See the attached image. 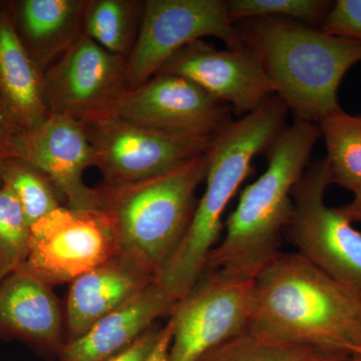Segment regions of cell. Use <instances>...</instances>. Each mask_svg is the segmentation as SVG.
I'll return each mask as SVG.
<instances>
[{
  "mask_svg": "<svg viewBox=\"0 0 361 361\" xmlns=\"http://www.w3.org/2000/svg\"><path fill=\"white\" fill-rule=\"evenodd\" d=\"M118 253L113 223L104 210L59 207L30 228L23 270L49 286L75 281Z\"/></svg>",
  "mask_w": 361,
  "mask_h": 361,
  "instance_id": "9c48e42d",
  "label": "cell"
},
{
  "mask_svg": "<svg viewBox=\"0 0 361 361\" xmlns=\"http://www.w3.org/2000/svg\"><path fill=\"white\" fill-rule=\"evenodd\" d=\"M172 336L173 325L169 320L167 324L163 326L160 339H159L156 348H154L153 353L147 361H167Z\"/></svg>",
  "mask_w": 361,
  "mask_h": 361,
  "instance_id": "f1b7e54d",
  "label": "cell"
},
{
  "mask_svg": "<svg viewBox=\"0 0 361 361\" xmlns=\"http://www.w3.org/2000/svg\"><path fill=\"white\" fill-rule=\"evenodd\" d=\"M87 0H14L9 11L18 39L44 73L82 37Z\"/></svg>",
  "mask_w": 361,
  "mask_h": 361,
  "instance_id": "ac0fdd59",
  "label": "cell"
},
{
  "mask_svg": "<svg viewBox=\"0 0 361 361\" xmlns=\"http://www.w3.org/2000/svg\"><path fill=\"white\" fill-rule=\"evenodd\" d=\"M30 225L14 195L0 186V255L13 271L20 268L30 250Z\"/></svg>",
  "mask_w": 361,
  "mask_h": 361,
  "instance_id": "d4e9b609",
  "label": "cell"
},
{
  "mask_svg": "<svg viewBox=\"0 0 361 361\" xmlns=\"http://www.w3.org/2000/svg\"><path fill=\"white\" fill-rule=\"evenodd\" d=\"M11 157L32 164L49 176L70 208L103 210L99 188L87 187L84 182L85 171L94 167L85 123L49 113L37 127L18 133Z\"/></svg>",
  "mask_w": 361,
  "mask_h": 361,
  "instance_id": "4fadbf2b",
  "label": "cell"
},
{
  "mask_svg": "<svg viewBox=\"0 0 361 361\" xmlns=\"http://www.w3.org/2000/svg\"><path fill=\"white\" fill-rule=\"evenodd\" d=\"M254 280H239L206 269L170 314L172 341L167 361H198L248 329Z\"/></svg>",
  "mask_w": 361,
  "mask_h": 361,
  "instance_id": "30bf717a",
  "label": "cell"
},
{
  "mask_svg": "<svg viewBox=\"0 0 361 361\" xmlns=\"http://www.w3.org/2000/svg\"><path fill=\"white\" fill-rule=\"evenodd\" d=\"M145 1L87 0L82 35L115 56L128 59L141 27Z\"/></svg>",
  "mask_w": 361,
  "mask_h": 361,
  "instance_id": "ffe728a7",
  "label": "cell"
},
{
  "mask_svg": "<svg viewBox=\"0 0 361 361\" xmlns=\"http://www.w3.org/2000/svg\"><path fill=\"white\" fill-rule=\"evenodd\" d=\"M20 130V128L0 106V186L2 185L4 165L11 157L14 137Z\"/></svg>",
  "mask_w": 361,
  "mask_h": 361,
  "instance_id": "83f0119b",
  "label": "cell"
},
{
  "mask_svg": "<svg viewBox=\"0 0 361 361\" xmlns=\"http://www.w3.org/2000/svg\"><path fill=\"white\" fill-rule=\"evenodd\" d=\"M158 73L191 80L228 104L240 118L275 96L260 61L247 47L219 49L205 40H196L176 52Z\"/></svg>",
  "mask_w": 361,
  "mask_h": 361,
  "instance_id": "5bb4252c",
  "label": "cell"
},
{
  "mask_svg": "<svg viewBox=\"0 0 361 361\" xmlns=\"http://www.w3.org/2000/svg\"><path fill=\"white\" fill-rule=\"evenodd\" d=\"M161 329L155 327L154 325L148 331L145 332L141 337L137 339L130 345L129 348L125 349L122 353H118L113 357L104 361H147L149 355L153 353L154 348H156L159 339L161 334Z\"/></svg>",
  "mask_w": 361,
  "mask_h": 361,
  "instance_id": "4316f807",
  "label": "cell"
},
{
  "mask_svg": "<svg viewBox=\"0 0 361 361\" xmlns=\"http://www.w3.org/2000/svg\"><path fill=\"white\" fill-rule=\"evenodd\" d=\"M155 277L118 252L71 282L66 300V342L84 334L104 316L132 300Z\"/></svg>",
  "mask_w": 361,
  "mask_h": 361,
  "instance_id": "2e32d148",
  "label": "cell"
},
{
  "mask_svg": "<svg viewBox=\"0 0 361 361\" xmlns=\"http://www.w3.org/2000/svg\"><path fill=\"white\" fill-rule=\"evenodd\" d=\"M336 353L285 343L242 332L211 349L198 361H326Z\"/></svg>",
  "mask_w": 361,
  "mask_h": 361,
  "instance_id": "603a6c76",
  "label": "cell"
},
{
  "mask_svg": "<svg viewBox=\"0 0 361 361\" xmlns=\"http://www.w3.org/2000/svg\"><path fill=\"white\" fill-rule=\"evenodd\" d=\"M11 272H13V268H11V266L8 265V263L4 260V257L0 255V283H1Z\"/></svg>",
  "mask_w": 361,
  "mask_h": 361,
  "instance_id": "1f68e13d",
  "label": "cell"
},
{
  "mask_svg": "<svg viewBox=\"0 0 361 361\" xmlns=\"http://www.w3.org/2000/svg\"><path fill=\"white\" fill-rule=\"evenodd\" d=\"M320 30L361 42V0L334 1Z\"/></svg>",
  "mask_w": 361,
  "mask_h": 361,
  "instance_id": "484cf974",
  "label": "cell"
},
{
  "mask_svg": "<svg viewBox=\"0 0 361 361\" xmlns=\"http://www.w3.org/2000/svg\"><path fill=\"white\" fill-rule=\"evenodd\" d=\"M332 185L326 156L310 164L293 188L286 235L311 264L361 300V232L339 208L327 206Z\"/></svg>",
  "mask_w": 361,
  "mask_h": 361,
  "instance_id": "8992f818",
  "label": "cell"
},
{
  "mask_svg": "<svg viewBox=\"0 0 361 361\" xmlns=\"http://www.w3.org/2000/svg\"><path fill=\"white\" fill-rule=\"evenodd\" d=\"M127 90V59L84 35L44 71L49 114L82 123L106 116Z\"/></svg>",
  "mask_w": 361,
  "mask_h": 361,
  "instance_id": "8fae6325",
  "label": "cell"
},
{
  "mask_svg": "<svg viewBox=\"0 0 361 361\" xmlns=\"http://www.w3.org/2000/svg\"><path fill=\"white\" fill-rule=\"evenodd\" d=\"M360 336H361V317H360Z\"/></svg>",
  "mask_w": 361,
  "mask_h": 361,
  "instance_id": "836d02e7",
  "label": "cell"
},
{
  "mask_svg": "<svg viewBox=\"0 0 361 361\" xmlns=\"http://www.w3.org/2000/svg\"><path fill=\"white\" fill-rule=\"evenodd\" d=\"M361 300L303 256L280 253L253 282L248 330L336 353L361 346Z\"/></svg>",
  "mask_w": 361,
  "mask_h": 361,
  "instance_id": "6da1fadb",
  "label": "cell"
},
{
  "mask_svg": "<svg viewBox=\"0 0 361 361\" xmlns=\"http://www.w3.org/2000/svg\"><path fill=\"white\" fill-rule=\"evenodd\" d=\"M327 361H361V353H339Z\"/></svg>",
  "mask_w": 361,
  "mask_h": 361,
  "instance_id": "4dcf8cb0",
  "label": "cell"
},
{
  "mask_svg": "<svg viewBox=\"0 0 361 361\" xmlns=\"http://www.w3.org/2000/svg\"><path fill=\"white\" fill-rule=\"evenodd\" d=\"M355 353H361V346H360V348H358L357 349H356Z\"/></svg>",
  "mask_w": 361,
  "mask_h": 361,
  "instance_id": "d6a6232c",
  "label": "cell"
},
{
  "mask_svg": "<svg viewBox=\"0 0 361 361\" xmlns=\"http://www.w3.org/2000/svg\"><path fill=\"white\" fill-rule=\"evenodd\" d=\"M320 137L318 125L299 121L277 135L266 151L267 168L242 191L206 269L235 279L254 280L281 253L293 212L292 192L310 165Z\"/></svg>",
  "mask_w": 361,
  "mask_h": 361,
  "instance_id": "7a4b0ae2",
  "label": "cell"
},
{
  "mask_svg": "<svg viewBox=\"0 0 361 361\" xmlns=\"http://www.w3.org/2000/svg\"><path fill=\"white\" fill-rule=\"evenodd\" d=\"M2 186L6 187L20 204L30 227L63 206V196L51 178L32 164L16 157H11L4 165Z\"/></svg>",
  "mask_w": 361,
  "mask_h": 361,
  "instance_id": "7402d4cb",
  "label": "cell"
},
{
  "mask_svg": "<svg viewBox=\"0 0 361 361\" xmlns=\"http://www.w3.org/2000/svg\"><path fill=\"white\" fill-rule=\"evenodd\" d=\"M208 166L209 151L152 179L99 187L102 207L113 223L118 252L155 277L191 224L198 203L197 190L206 179Z\"/></svg>",
  "mask_w": 361,
  "mask_h": 361,
  "instance_id": "5b68a950",
  "label": "cell"
},
{
  "mask_svg": "<svg viewBox=\"0 0 361 361\" xmlns=\"http://www.w3.org/2000/svg\"><path fill=\"white\" fill-rule=\"evenodd\" d=\"M106 186L158 177L205 155L214 137L175 134L104 116L85 123Z\"/></svg>",
  "mask_w": 361,
  "mask_h": 361,
  "instance_id": "52a82bcc",
  "label": "cell"
},
{
  "mask_svg": "<svg viewBox=\"0 0 361 361\" xmlns=\"http://www.w3.org/2000/svg\"><path fill=\"white\" fill-rule=\"evenodd\" d=\"M0 106L21 130L37 127L49 116L44 73L18 39L8 1H0Z\"/></svg>",
  "mask_w": 361,
  "mask_h": 361,
  "instance_id": "d6986e66",
  "label": "cell"
},
{
  "mask_svg": "<svg viewBox=\"0 0 361 361\" xmlns=\"http://www.w3.org/2000/svg\"><path fill=\"white\" fill-rule=\"evenodd\" d=\"M176 303L156 283L122 307L104 316L82 336L66 342L59 361H104L132 345L161 316L170 315Z\"/></svg>",
  "mask_w": 361,
  "mask_h": 361,
  "instance_id": "e0dca14e",
  "label": "cell"
},
{
  "mask_svg": "<svg viewBox=\"0 0 361 361\" xmlns=\"http://www.w3.org/2000/svg\"><path fill=\"white\" fill-rule=\"evenodd\" d=\"M0 339H18L45 357H59L66 342L51 286L23 270L0 283Z\"/></svg>",
  "mask_w": 361,
  "mask_h": 361,
  "instance_id": "9a60e30c",
  "label": "cell"
},
{
  "mask_svg": "<svg viewBox=\"0 0 361 361\" xmlns=\"http://www.w3.org/2000/svg\"><path fill=\"white\" fill-rule=\"evenodd\" d=\"M228 14L233 23L255 18H286L320 27L334 1L329 0H229Z\"/></svg>",
  "mask_w": 361,
  "mask_h": 361,
  "instance_id": "cb8c5ba5",
  "label": "cell"
},
{
  "mask_svg": "<svg viewBox=\"0 0 361 361\" xmlns=\"http://www.w3.org/2000/svg\"><path fill=\"white\" fill-rule=\"evenodd\" d=\"M212 37L227 49L246 45L224 0H147L134 49L127 59L128 90L153 78L186 45Z\"/></svg>",
  "mask_w": 361,
  "mask_h": 361,
  "instance_id": "ba28073f",
  "label": "cell"
},
{
  "mask_svg": "<svg viewBox=\"0 0 361 361\" xmlns=\"http://www.w3.org/2000/svg\"><path fill=\"white\" fill-rule=\"evenodd\" d=\"M353 193V200L345 204V205L339 207V209H341L343 215L353 224L355 222L361 223V185L360 187L356 188Z\"/></svg>",
  "mask_w": 361,
  "mask_h": 361,
  "instance_id": "f546056e",
  "label": "cell"
},
{
  "mask_svg": "<svg viewBox=\"0 0 361 361\" xmlns=\"http://www.w3.org/2000/svg\"><path fill=\"white\" fill-rule=\"evenodd\" d=\"M237 26L294 121L316 123L341 110L338 90L361 61V42L286 18H255Z\"/></svg>",
  "mask_w": 361,
  "mask_h": 361,
  "instance_id": "277c9868",
  "label": "cell"
},
{
  "mask_svg": "<svg viewBox=\"0 0 361 361\" xmlns=\"http://www.w3.org/2000/svg\"><path fill=\"white\" fill-rule=\"evenodd\" d=\"M288 111L275 94L214 137L205 191L186 234L155 276L156 283L175 303L187 295L205 272L209 255L220 241L226 208L251 174L253 159L266 153L286 127Z\"/></svg>",
  "mask_w": 361,
  "mask_h": 361,
  "instance_id": "3957f363",
  "label": "cell"
},
{
  "mask_svg": "<svg viewBox=\"0 0 361 361\" xmlns=\"http://www.w3.org/2000/svg\"><path fill=\"white\" fill-rule=\"evenodd\" d=\"M233 114L228 104L191 80L158 73L128 90L106 116L175 134L215 137L234 121Z\"/></svg>",
  "mask_w": 361,
  "mask_h": 361,
  "instance_id": "7c38bea8",
  "label": "cell"
},
{
  "mask_svg": "<svg viewBox=\"0 0 361 361\" xmlns=\"http://www.w3.org/2000/svg\"><path fill=\"white\" fill-rule=\"evenodd\" d=\"M318 127L326 145L332 184L355 191L361 185V115L341 109Z\"/></svg>",
  "mask_w": 361,
  "mask_h": 361,
  "instance_id": "44dd1931",
  "label": "cell"
}]
</instances>
